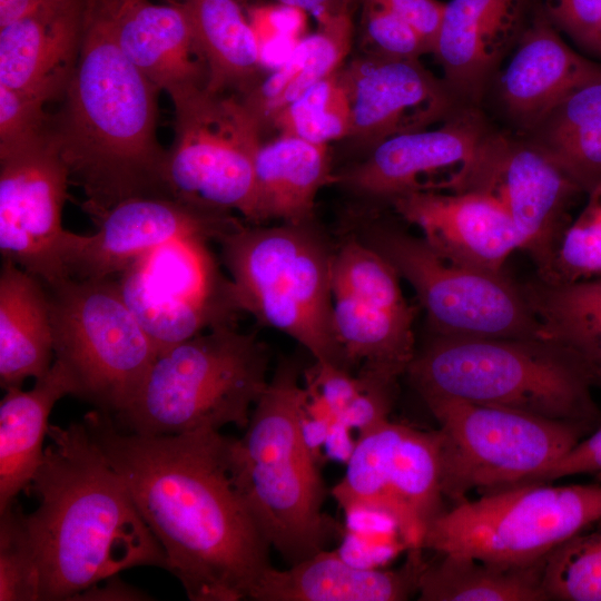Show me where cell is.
<instances>
[{"label": "cell", "instance_id": "cell-1", "mask_svg": "<svg viewBox=\"0 0 601 601\" xmlns=\"http://www.w3.org/2000/svg\"><path fill=\"white\" fill-rule=\"evenodd\" d=\"M82 422L125 482L188 599H250L272 568V546L236 482L235 437L219 431L137 434L99 410Z\"/></svg>", "mask_w": 601, "mask_h": 601}, {"label": "cell", "instance_id": "cell-2", "mask_svg": "<svg viewBox=\"0 0 601 601\" xmlns=\"http://www.w3.org/2000/svg\"><path fill=\"white\" fill-rule=\"evenodd\" d=\"M49 444L26 491V514L40 573V601L75 600L135 566L167 570L165 552L125 482L85 423L49 425Z\"/></svg>", "mask_w": 601, "mask_h": 601}, {"label": "cell", "instance_id": "cell-3", "mask_svg": "<svg viewBox=\"0 0 601 601\" xmlns=\"http://www.w3.org/2000/svg\"><path fill=\"white\" fill-rule=\"evenodd\" d=\"M159 92L118 48L100 0H89L79 61L50 137L93 220L129 198L169 197Z\"/></svg>", "mask_w": 601, "mask_h": 601}, {"label": "cell", "instance_id": "cell-4", "mask_svg": "<svg viewBox=\"0 0 601 601\" xmlns=\"http://www.w3.org/2000/svg\"><path fill=\"white\" fill-rule=\"evenodd\" d=\"M307 403L298 365L279 363L244 436L233 444L238 487L270 546L290 565L325 550L335 532L323 512L325 489L304 435Z\"/></svg>", "mask_w": 601, "mask_h": 601}, {"label": "cell", "instance_id": "cell-5", "mask_svg": "<svg viewBox=\"0 0 601 601\" xmlns=\"http://www.w3.org/2000/svg\"><path fill=\"white\" fill-rule=\"evenodd\" d=\"M406 374L421 397L444 396L597 426L595 386L582 362L542 337L434 335Z\"/></svg>", "mask_w": 601, "mask_h": 601}, {"label": "cell", "instance_id": "cell-6", "mask_svg": "<svg viewBox=\"0 0 601 601\" xmlns=\"http://www.w3.org/2000/svg\"><path fill=\"white\" fill-rule=\"evenodd\" d=\"M269 352L255 333L223 325L158 354L116 425L142 435L246 428L269 378Z\"/></svg>", "mask_w": 601, "mask_h": 601}, {"label": "cell", "instance_id": "cell-7", "mask_svg": "<svg viewBox=\"0 0 601 601\" xmlns=\"http://www.w3.org/2000/svg\"><path fill=\"white\" fill-rule=\"evenodd\" d=\"M215 240L240 311L297 341L315 362L347 370L333 325L334 253L313 223L239 221Z\"/></svg>", "mask_w": 601, "mask_h": 601}, {"label": "cell", "instance_id": "cell-8", "mask_svg": "<svg viewBox=\"0 0 601 601\" xmlns=\"http://www.w3.org/2000/svg\"><path fill=\"white\" fill-rule=\"evenodd\" d=\"M601 521V482L525 483L463 500L430 525L422 549L508 568L542 564Z\"/></svg>", "mask_w": 601, "mask_h": 601}, {"label": "cell", "instance_id": "cell-9", "mask_svg": "<svg viewBox=\"0 0 601 601\" xmlns=\"http://www.w3.org/2000/svg\"><path fill=\"white\" fill-rule=\"evenodd\" d=\"M423 401L439 424L443 494L455 503L534 482L594 428L444 396Z\"/></svg>", "mask_w": 601, "mask_h": 601}, {"label": "cell", "instance_id": "cell-10", "mask_svg": "<svg viewBox=\"0 0 601 601\" xmlns=\"http://www.w3.org/2000/svg\"><path fill=\"white\" fill-rule=\"evenodd\" d=\"M55 361L73 396L117 414L139 392L158 352L120 295L115 277H68L46 286Z\"/></svg>", "mask_w": 601, "mask_h": 601}, {"label": "cell", "instance_id": "cell-11", "mask_svg": "<svg viewBox=\"0 0 601 601\" xmlns=\"http://www.w3.org/2000/svg\"><path fill=\"white\" fill-rule=\"evenodd\" d=\"M169 97L175 120L164 165L167 195L237 210L256 225L255 167L264 135L258 119L237 93L190 88Z\"/></svg>", "mask_w": 601, "mask_h": 601}, {"label": "cell", "instance_id": "cell-12", "mask_svg": "<svg viewBox=\"0 0 601 601\" xmlns=\"http://www.w3.org/2000/svg\"><path fill=\"white\" fill-rule=\"evenodd\" d=\"M378 252L415 290L433 335L471 338L541 337L522 286L504 273L451 262L423 238L378 223L361 226Z\"/></svg>", "mask_w": 601, "mask_h": 601}, {"label": "cell", "instance_id": "cell-13", "mask_svg": "<svg viewBox=\"0 0 601 601\" xmlns=\"http://www.w3.org/2000/svg\"><path fill=\"white\" fill-rule=\"evenodd\" d=\"M441 439L388 418L359 432L346 472L331 493L347 515L386 519L408 550H423L444 511Z\"/></svg>", "mask_w": 601, "mask_h": 601}, {"label": "cell", "instance_id": "cell-14", "mask_svg": "<svg viewBox=\"0 0 601 601\" xmlns=\"http://www.w3.org/2000/svg\"><path fill=\"white\" fill-rule=\"evenodd\" d=\"M208 242L198 236L171 240L115 277L158 354L206 329L234 325L240 311Z\"/></svg>", "mask_w": 601, "mask_h": 601}, {"label": "cell", "instance_id": "cell-15", "mask_svg": "<svg viewBox=\"0 0 601 601\" xmlns=\"http://www.w3.org/2000/svg\"><path fill=\"white\" fill-rule=\"evenodd\" d=\"M469 190L502 205L516 230L519 249L531 257L539 278L551 282L569 211L585 193L582 186L533 140L490 129Z\"/></svg>", "mask_w": 601, "mask_h": 601}, {"label": "cell", "instance_id": "cell-16", "mask_svg": "<svg viewBox=\"0 0 601 601\" xmlns=\"http://www.w3.org/2000/svg\"><path fill=\"white\" fill-rule=\"evenodd\" d=\"M70 184L51 137L0 159V252L45 286L69 277L67 263L82 235L62 227Z\"/></svg>", "mask_w": 601, "mask_h": 601}, {"label": "cell", "instance_id": "cell-17", "mask_svg": "<svg viewBox=\"0 0 601 601\" xmlns=\"http://www.w3.org/2000/svg\"><path fill=\"white\" fill-rule=\"evenodd\" d=\"M489 130L477 110L462 107L437 128L382 141L334 175V184L371 203H390L413 191H466Z\"/></svg>", "mask_w": 601, "mask_h": 601}, {"label": "cell", "instance_id": "cell-18", "mask_svg": "<svg viewBox=\"0 0 601 601\" xmlns=\"http://www.w3.org/2000/svg\"><path fill=\"white\" fill-rule=\"evenodd\" d=\"M351 104L349 145L366 155L382 141L444 121L455 111L456 96L420 59L366 53L339 69Z\"/></svg>", "mask_w": 601, "mask_h": 601}, {"label": "cell", "instance_id": "cell-19", "mask_svg": "<svg viewBox=\"0 0 601 601\" xmlns=\"http://www.w3.org/2000/svg\"><path fill=\"white\" fill-rule=\"evenodd\" d=\"M95 221L97 231L82 235L68 259L71 278L117 277L164 244L190 236L215 240L239 223L229 211L161 196L126 199Z\"/></svg>", "mask_w": 601, "mask_h": 601}, {"label": "cell", "instance_id": "cell-20", "mask_svg": "<svg viewBox=\"0 0 601 601\" xmlns=\"http://www.w3.org/2000/svg\"><path fill=\"white\" fill-rule=\"evenodd\" d=\"M89 0H41L0 28V83L46 105L63 98L76 71Z\"/></svg>", "mask_w": 601, "mask_h": 601}, {"label": "cell", "instance_id": "cell-21", "mask_svg": "<svg viewBox=\"0 0 601 601\" xmlns=\"http://www.w3.org/2000/svg\"><path fill=\"white\" fill-rule=\"evenodd\" d=\"M418 227L440 256L459 264L501 272L519 249L514 225L492 196L481 191H413L388 203Z\"/></svg>", "mask_w": 601, "mask_h": 601}, {"label": "cell", "instance_id": "cell-22", "mask_svg": "<svg viewBox=\"0 0 601 601\" xmlns=\"http://www.w3.org/2000/svg\"><path fill=\"white\" fill-rule=\"evenodd\" d=\"M601 80V62L571 49L539 6L500 76L506 115L531 132L577 90Z\"/></svg>", "mask_w": 601, "mask_h": 601}, {"label": "cell", "instance_id": "cell-23", "mask_svg": "<svg viewBox=\"0 0 601 601\" xmlns=\"http://www.w3.org/2000/svg\"><path fill=\"white\" fill-rule=\"evenodd\" d=\"M532 0H450L433 55L456 98L477 101L500 59L530 23Z\"/></svg>", "mask_w": 601, "mask_h": 601}, {"label": "cell", "instance_id": "cell-24", "mask_svg": "<svg viewBox=\"0 0 601 601\" xmlns=\"http://www.w3.org/2000/svg\"><path fill=\"white\" fill-rule=\"evenodd\" d=\"M114 40L125 57L170 96L206 88L208 68L181 3L100 0Z\"/></svg>", "mask_w": 601, "mask_h": 601}, {"label": "cell", "instance_id": "cell-25", "mask_svg": "<svg viewBox=\"0 0 601 601\" xmlns=\"http://www.w3.org/2000/svg\"><path fill=\"white\" fill-rule=\"evenodd\" d=\"M423 550H408L397 569L362 566L337 551H319L287 570L269 568L250 600L401 601L417 592Z\"/></svg>", "mask_w": 601, "mask_h": 601}, {"label": "cell", "instance_id": "cell-26", "mask_svg": "<svg viewBox=\"0 0 601 601\" xmlns=\"http://www.w3.org/2000/svg\"><path fill=\"white\" fill-rule=\"evenodd\" d=\"M55 362L53 333L46 286L10 260L0 272V384L21 387L43 376Z\"/></svg>", "mask_w": 601, "mask_h": 601}, {"label": "cell", "instance_id": "cell-27", "mask_svg": "<svg viewBox=\"0 0 601 601\" xmlns=\"http://www.w3.org/2000/svg\"><path fill=\"white\" fill-rule=\"evenodd\" d=\"M66 395H73V384L57 361L31 390H6L0 403V512L32 481L42 461L49 415Z\"/></svg>", "mask_w": 601, "mask_h": 601}, {"label": "cell", "instance_id": "cell-28", "mask_svg": "<svg viewBox=\"0 0 601 601\" xmlns=\"http://www.w3.org/2000/svg\"><path fill=\"white\" fill-rule=\"evenodd\" d=\"M256 225L313 223L319 190L334 183L327 145L278 135L260 145L255 167Z\"/></svg>", "mask_w": 601, "mask_h": 601}, {"label": "cell", "instance_id": "cell-29", "mask_svg": "<svg viewBox=\"0 0 601 601\" xmlns=\"http://www.w3.org/2000/svg\"><path fill=\"white\" fill-rule=\"evenodd\" d=\"M333 325L346 364L362 363L358 376L395 384L415 355V308L394 311L332 292Z\"/></svg>", "mask_w": 601, "mask_h": 601}, {"label": "cell", "instance_id": "cell-30", "mask_svg": "<svg viewBox=\"0 0 601 601\" xmlns=\"http://www.w3.org/2000/svg\"><path fill=\"white\" fill-rule=\"evenodd\" d=\"M208 68L206 89L244 95L264 77L256 37L238 0H184Z\"/></svg>", "mask_w": 601, "mask_h": 601}, {"label": "cell", "instance_id": "cell-31", "mask_svg": "<svg viewBox=\"0 0 601 601\" xmlns=\"http://www.w3.org/2000/svg\"><path fill=\"white\" fill-rule=\"evenodd\" d=\"M353 32L352 14L319 23L315 32L300 39L280 66L240 95L263 132L275 114L342 68L352 49Z\"/></svg>", "mask_w": 601, "mask_h": 601}, {"label": "cell", "instance_id": "cell-32", "mask_svg": "<svg viewBox=\"0 0 601 601\" xmlns=\"http://www.w3.org/2000/svg\"><path fill=\"white\" fill-rule=\"evenodd\" d=\"M541 337L571 351L601 385V277L522 286Z\"/></svg>", "mask_w": 601, "mask_h": 601}, {"label": "cell", "instance_id": "cell-33", "mask_svg": "<svg viewBox=\"0 0 601 601\" xmlns=\"http://www.w3.org/2000/svg\"><path fill=\"white\" fill-rule=\"evenodd\" d=\"M425 563L417 593L421 601H545L543 563L508 568L455 553H437Z\"/></svg>", "mask_w": 601, "mask_h": 601}, {"label": "cell", "instance_id": "cell-34", "mask_svg": "<svg viewBox=\"0 0 601 601\" xmlns=\"http://www.w3.org/2000/svg\"><path fill=\"white\" fill-rule=\"evenodd\" d=\"M588 193L601 183V80L569 96L530 132Z\"/></svg>", "mask_w": 601, "mask_h": 601}, {"label": "cell", "instance_id": "cell-35", "mask_svg": "<svg viewBox=\"0 0 601 601\" xmlns=\"http://www.w3.org/2000/svg\"><path fill=\"white\" fill-rule=\"evenodd\" d=\"M316 145L346 139L351 104L339 70L318 81L275 114L266 129Z\"/></svg>", "mask_w": 601, "mask_h": 601}, {"label": "cell", "instance_id": "cell-36", "mask_svg": "<svg viewBox=\"0 0 601 601\" xmlns=\"http://www.w3.org/2000/svg\"><path fill=\"white\" fill-rule=\"evenodd\" d=\"M398 274L373 247L351 237L333 254L332 292H342L394 311L413 308L403 296Z\"/></svg>", "mask_w": 601, "mask_h": 601}, {"label": "cell", "instance_id": "cell-37", "mask_svg": "<svg viewBox=\"0 0 601 601\" xmlns=\"http://www.w3.org/2000/svg\"><path fill=\"white\" fill-rule=\"evenodd\" d=\"M542 584L549 600L601 601V528L555 549L543 563Z\"/></svg>", "mask_w": 601, "mask_h": 601}, {"label": "cell", "instance_id": "cell-38", "mask_svg": "<svg viewBox=\"0 0 601 601\" xmlns=\"http://www.w3.org/2000/svg\"><path fill=\"white\" fill-rule=\"evenodd\" d=\"M0 601H40L37 556L16 501L0 512Z\"/></svg>", "mask_w": 601, "mask_h": 601}, {"label": "cell", "instance_id": "cell-39", "mask_svg": "<svg viewBox=\"0 0 601 601\" xmlns=\"http://www.w3.org/2000/svg\"><path fill=\"white\" fill-rule=\"evenodd\" d=\"M587 194L584 207L561 238L551 283L601 277V183Z\"/></svg>", "mask_w": 601, "mask_h": 601}, {"label": "cell", "instance_id": "cell-40", "mask_svg": "<svg viewBox=\"0 0 601 601\" xmlns=\"http://www.w3.org/2000/svg\"><path fill=\"white\" fill-rule=\"evenodd\" d=\"M308 16L303 9L275 1L247 10L264 69L272 71L288 58L307 35Z\"/></svg>", "mask_w": 601, "mask_h": 601}, {"label": "cell", "instance_id": "cell-41", "mask_svg": "<svg viewBox=\"0 0 601 601\" xmlns=\"http://www.w3.org/2000/svg\"><path fill=\"white\" fill-rule=\"evenodd\" d=\"M46 104L0 83V159L36 147L50 138Z\"/></svg>", "mask_w": 601, "mask_h": 601}, {"label": "cell", "instance_id": "cell-42", "mask_svg": "<svg viewBox=\"0 0 601 601\" xmlns=\"http://www.w3.org/2000/svg\"><path fill=\"white\" fill-rule=\"evenodd\" d=\"M361 3L363 53L393 59H420L431 53L421 36L397 14L372 0Z\"/></svg>", "mask_w": 601, "mask_h": 601}, {"label": "cell", "instance_id": "cell-43", "mask_svg": "<svg viewBox=\"0 0 601 601\" xmlns=\"http://www.w3.org/2000/svg\"><path fill=\"white\" fill-rule=\"evenodd\" d=\"M542 7L558 30L601 57V0H545Z\"/></svg>", "mask_w": 601, "mask_h": 601}, {"label": "cell", "instance_id": "cell-44", "mask_svg": "<svg viewBox=\"0 0 601 601\" xmlns=\"http://www.w3.org/2000/svg\"><path fill=\"white\" fill-rule=\"evenodd\" d=\"M581 474H601V425L581 439L532 483H548Z\"/></svg>", "mask_w": 601, "mask_h": 601}, {"label": "cell", "instance_id": "cell-45", "mask_svg": "<svg viewBox=\"0 0 601 601\" xmlns=\"http://www.w3.org/2000/svg\"><path fill=\"white\" fill-rule=\"evenodd\" d=\"M407 22L434 51L445 2L440 0H372Z\"/></svg>", "mask_w": 601, "mask_h": 601}, {"label": "cell", "instance_id": "cell-46", "mask_svg": "<svg viewBox=\"0 0 601 601\" xmlns=\"http://www.w3.org/2000/svg\"><path fill=\"white\" fill-rule=\"evenodd\" d=\"M116 577V575H115ZM111 577L99 588L98 584L89 588L76 597L75 600H146L141 591Z\"/></svg>", "mask_w": 601, "mask_h": 601}, {"label": "cell", "instance_id": "cell-47", "mask_svg": "<svg viewBox=\"0 0 601 601\" xmlns=\"http://www.w3.org/2000/svg\"><path fill=\"white\" fill-rule=\"evenodd\" d=\"M41 0H0V28L24 16Z\"/></svg>", "mask_w": 601, "mask_h": 601}]
</instances>
